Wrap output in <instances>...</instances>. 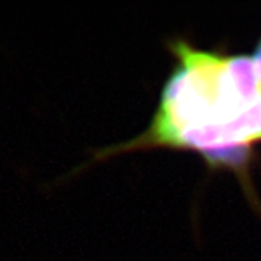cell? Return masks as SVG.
I'll return each instance as SVG.
<instances>
[{
    "label": "cell",
    "mask_w": 261,
    "mask_h": 261,
    "mask_svg": "<svg viewBox=\"0 0 261 261\" xmlns=\"http://www.w3.org/2000/svg\"><path fill=\"white\" fill-rule=\"evenodd\" d=\"M252 64H254V70H255V74L258 77L261 83V37L258 39V42L255 44V48H254V53L251 54Z\"/></svg>",
    "instance_id": "cell-2"
},
{
    "label": "cell",
    "mask_w": 261,
    "mask_h": 261,
    "mask_svg": "<svg viewBox=\"0 0 261 261\" xmlns=\"http://www.w3.org/2000/svg\"><path fill=\"white\" fill-rule=\"evenodd\" d=\"M168 47L176 65L148 128L96 151L94 160L141 149L193 151L212 168L235 173L252 196L250 166L254 147L261 144V83L251 56L200 49L185 39Z\"/></svg>",
    "instance_id": "cell-1"
}]
</instances>
